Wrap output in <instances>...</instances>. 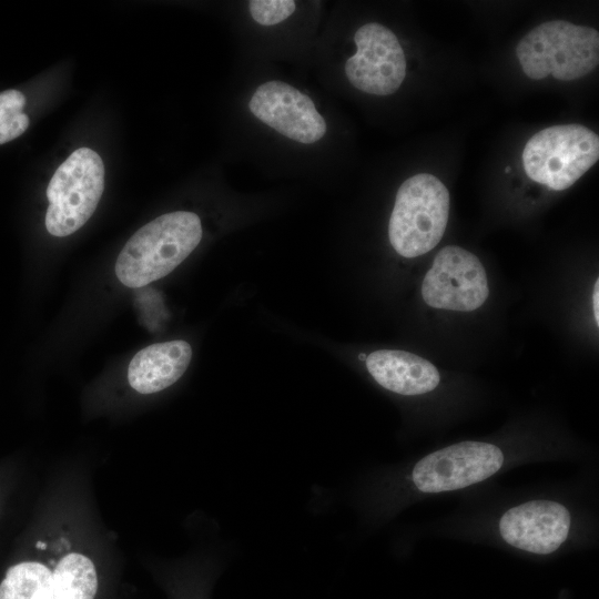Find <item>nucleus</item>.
Wrapping results in <instances>:
<instances>
[{
	"label": "nucleus",
	"instance_id": "f257e3e1",
	"mask_svg": "<svg viewBox=\"0 0 599 599\" xmlns=\"http://www.w3.org/2000/svg\"><path fill=\"white\" fill-rule=\"evenodd\" d=\"M202 238L200 217L187 211L163 214L138 230L115 262L119 281L139 288L158 281L179 266Z\"/></svg>",
	"mask_w": 599,
	"mask_h": 599
},
{
	"label": "nucleus",
	"instance_id": "f03ea898",
	"mask_svg": "<svg viewBox=\"0 0 599 599\" xmlns=\"http://www.w3.org/2000/svg\"><path fill=\"white\" fill-rule=\"evenodd\" d=\"M524 73L532 80L552 75L560 81L579 79L599 63V33L569 21H546L517 44Z\"/></svg>",
	"mask_w": 599,
	"mask_h": 599
},
{
	"label": "nucleus",
	"instance_id": "7ed1b4c3",
	"mask_svg": "<svg viewBox=\"0 0 599 599\" xmlns=\"http://www.w3.org/2000/svg\"><path fill=\"white\" fill-rule=\"evenodd\" d=\"M449 206V192L435 175L418 173L403 182L388 224L394 250L408 258L432 251L445 233Z\"/></svg>",
	"mask_w": 599,
	"mask_h": 599
},
{
	"label": "nucleus",
	"instance_id": "20e7f679",
	"mask_svg": "<svg viewBox=\"0 0 599 599\" xmlns=\"http://www.w3.org/2000/svg\"><path fill=\"white\" fill-rule=\"evenodd\" d=\"M521 159L529 179L554 191H562L598 161L599 138L580 124L549 126L527 141Z\"/></svg>",
	"mask_w": 599,
	"mask_h": 599
},
{
	"label": "nucleus",
	"instance_id": "39448f33",
	"mask_svg": "<svg viewBox=\"0 0 599 599\" xmlns=\"http://www.w3.org/2000/svg\"><path fill=\"white\" fill-rule=\"evenodd\" d=\"M104 190V164L89 148H80L57 169L47 197V231L53 236H67L94 213Z\"/></svg>",
	"mask_w": 599,
	"mask_h": 599
},
{
	"label": "nucleus",
	"instance_id": "423d86ee",
	"mask_svg": "<svg viewBox=\"0 0 599 599\" xmlns=\"http://www.w3.org/2000/svg\"><path fill=\"white\" fill-rule=\"evenodd\" d=\"M504 464L502 451L484 441H461L436 450L414 467L412 479L423 493H444L480 483Z\"/></svg>",
	"mask_w": 599,
	"mask_h": 599
},
{
	"label": "nucleus",
	"instance_id": "0eeeda50",
	"mask_svg": "<svg viewBox=\"0 0 599 599\" xmlns=\"http://www.w3.org/2000/svg\"><path fill=\"white\" fill-rule=\"evenodd\" d=\"M489 294L486 271L478 257L455 245L443 247L422 284L426 304L435 308L471 312Z\"/></svg>",
	"mask_w": 599,
	"mask_h": 599
},
{
	"label": "nucleus",
	"instance_id": "6e6552de",
	"mask_svg": "<svg viewBox=\"0 0 599 599\" xmlns=\"http://www.w3.org/2000/svg\"><path fill=\"white\" fill-rule=\"evenodd\" d=\"M356 53L347 59L345 74L353 87L375 95L396 92L406 75V58L395 33L369 22L354 35Z\"/></svg>",
	"mask_w": 599,
	"mask_h": 599
},
{
	"label": "nucleus",
	"instance_id": "1a4fd4ad",
	"mask_svg": "<svg viewBox=\"0 0 599 599\" xmlns=\"http://www.w3.org/2000/svg\"><path fill=\"white\" fill-rule=\"evenodd\" d=\"M248 109L266 125L303 144H312L326 133V122L312 99L282 81L261 84Z\"/></svg>",
	"mask_w": 599,
	"mask_h": 599
},
{
	"label": "nucleus",
	"instance_id": "9d476101",
	"mask_svg": "<svg viewBox=\"0 0 599 599\" xmlns=\"http://www.w3.org/2000/svg\"><path fill=\"white\" fill-rule=\"evenodd\" d=\"M570 514L561 504L531 500L508 509L499 520L501 538L510 546L548 555L567 539Z\"/></svg>",
	"mask_w": 599,
	"mask_h": 599
},
{
	"label": "nucleus",
	"instance_id": "9b49d317",
	"mask_svg": "<svg viewBox=\"0 0 599 599\" xmlns=\"http://www.w3.org/2000/svg\"><path fill=\"white\" fill-rule=\"evenodd\" d=\"M365 362L369 374L382 387L399 395L429 393L440 380L437 368L430 362L409 352L375 351Z\"/></svg>",
	"mask_w": 599,
	"mask_h": 599
},
{
	"label": "nucleus",
	"instance_id": "f8f14e48",
	"mask_svg": "<svg viewBox=\"0 0 599 599\" xmlns=\"http://www.w3.org/2000/svg\"><path fill=\"white\" fill-rule=\"evenodd\" d=\"M192 348L184 341L150 345L138 352L128 367V380L140 394H153L173 385L186 370Z\"/></svg>",
	"mask_w": 599,
	"mask_h": 599
},
{
	"label": "nucleus",
	"instance_id": "ddd939ff",
	"mask_svg": "<svg viewBox=\"0 0 599 599\" xmlns=\"http://www.w3.org/2000/svg\"><path fill=\"white\" fill-rule=\"evenodd\" d=\"M0 599H59L52 570L38 561L11 566L0 583Z\"/></svg>",
	"mask_w": 599,
	"mask_h": 599
},
{
	"label": "nucleus",
	"instance_id": "4468645a",
	"mask_svg": "<svg viewBox=\"0 0 599 599\" xmlns=\"http://www.w3.org/2000/svg\"><path fill=\"white\" fill-rule=\"evenodd\" d=\"M24 95L17 90L0 92V144L20 136L29 126V116L22 112Z\"/></svg>",
	"mask_w": 599,
	"mask_h": 599
},
{
	"label": "nucleus",
	"instance_id": "2eb2a0df",
	"mask_svg": "<svg viewBox=\"0 0 599 599\" xmlns=\"http://www.w3.org/2000/svg\"><path fill=\"white\" fill-rule=\"evenodd\" d=\"M293 0H251L248 10L255 22L274 26L286 20L295 11Z\"/></svg>",
	"mask_w": 599,
	"mask_h": 599
},
{
	"label": "nucleus",
	"instance_id": "dca6fc26",
	"mask_svg": "<svg viewBox=\"0 0 599 599\" xmlns=\"http://www.w3.org/2000/svg\"><path fill=\"white\" fill-rule=\"evenodd\" d=\"M598 285H599V282L597 280L596 284H595V291H593V297H592V303H593V314H595V318H596V323L599 324V288H598Z\"/></svg>",
	"mask_w": 599,
	"mask_h": 599
},
{
	"label": "nucleus",
	"instance_id": "f3484780",
	"mask_svg": "<svg viewBox=\"0 0 599 599\" xmlns=\"http://www.w3.org/2000/svg\"><path fill=\"white\" fill-rule=\"evenodd\" d=\"M366 357H367V355H365V354H359V355H358V358L362 359V361H365Z\"/></svg>",
	"mask_w": 599,
	"mask_h": 599
}]
</instances>
